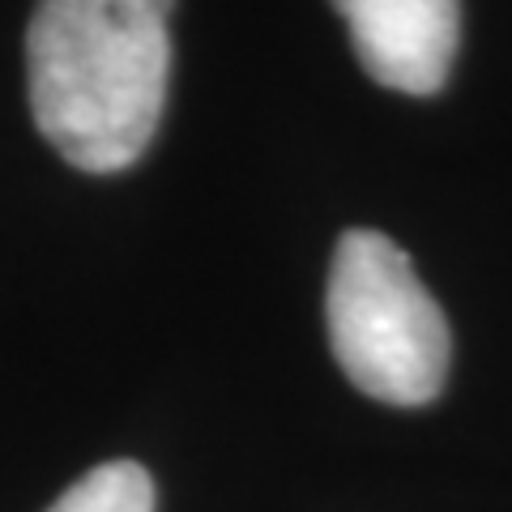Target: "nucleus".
<instances>
[{"mask_svg":"<svg viewBox=\"0 0 512 512\" xmlns=\"http://www.w3.org/2000/svg\"><path fill=\"white\" fill-rule=\"evenodd\" d=\"M47 512H154V478L137 461H103Z\"/></svg>","mask_w":512,"mask_h":512,"instance_id":"obj_4","label":"nucleus"},{"mask_svg":"<svg viewBox=\"0 0 512 512\" xmlns=\"http://www.w3.org/2000/svg\"><path fill=\"white\" fill-rule=\"evenodd\" d=\"M175 0H35L26 90L43 141L90 175L133 167L163 124Z\"/></svg>","mask_w":512,"mask_h":512,"instance_id":"obj_1","label":"nucleus"},{"mask_svg":"<svg viewBox=\"0 0 512 512\" xmlns=\"http://www.w3.org/2000/svg\"><path fill=\"white\" fill-rule=\"evenodd\" d=\"M325 320L333 359L359 393L389 406L440 397L453 359L448 320L389 235L355 227L338 239Z\"/></svg>","mask_w":512,"mask_h":512,"instance_id":"obj_2","label":"nucleus"},{"mask_svg":"<svg viewBox=\"0 0 512 512\" xmlns=\"http://www.w3.org/2000/svg\"><path fill=\"white\" fill-rule=\"evenodd\" d=\"M363 73L384 90H444L461 43V0H333Z\"/></svg>","mask_w":512,"mask_h":512,"instance_id":"obj_3","label":"nucleus"}]
</instances>
